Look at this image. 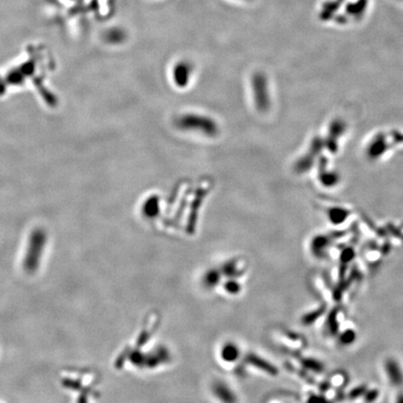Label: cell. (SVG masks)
Instances as JSON below:
<instances>
[{"label":"cell","instance_id":"9c48e42d","mask_svg":"<svg viewBox=\"0 0 403 403\" xmlns=\"http://www.w3.org/2000/svg\"><path fill=\"white\" fill-rule=\"evenodd\" d=\"M303 364H304L305 368L309 369V370L317 372V373H319V372H321L323 370V365L319 361H315V360L306 359V360L303 361Z\"/></svg>","mask_w":403,"mask_h":403},{"label":"cell","instance_id":"ba28073f","mask_svg":"<svg viewBox=\"0 0 403 403\" xmlns=\"http://www.w3.org/2000/svg\"><path fill=\"white\" fill-rule=\"evenodd\" d=\"M355 339H356V333L352 330H347L340 336V342L345 346L351 345Z\"/></svg>","mask_w":403,"mask_h":403},{"label":"cell","instance_id":"52a82bcc","mask_svg":"<svg viewBox=\"0 0 403 403\" xmlns=\"http://www.w3.org/2000/svg\"><path fill=\"white\" fill-rule=\"evenodd\" d=\"M328 326L330 329V332L333 334H336L339 330V325L337 321V311L334 310L332 312L328 318Z\"/></svg>","mask_w":403,"mask_h":403},{"label":"cell","instance_id":"8fae6325","mask_svg":"<svg viewBox=\"0 0 403 403\" xmlns=\"http://www.w3.org/2000/svg\"><path fill=\"white\" fill-rule=\"evenodd\" d=\"M379 396V392L376 389H373L370 390L368 392H365L364 397H365V401L368 403H374L375 401L377 400V398Z\"/></svg>","mask_w":403,"mask_h":403},{"label":"cell","instance_id":"277c9868","mask_svg":"<svg viewBox=\"0 0 403 403\" xmlns=\"http://www.w3.org/2000/svg\"><path fill=\"white\" fill-rule=\"evenodd\" d=\"M191 66L188 64H178L174 70V81L178 87L187 86L191 77Z\"/></svg>","mask_w":403,"mask_h":403},{"label":"cell","instance_id":"7c38bea8","mask_svg":"<svg viewBox=\"0 0 403 403\" xmlns=\"http://www.w3.org/2000/svg\"><path fill=\"white\" fill-rule=\"evenodd\" d=\"M365 392H366V389H365V387H359V388H355L353 390H351L350 391V393H349V398L350 399H357V398H359V397H361L362 395H364L365 394Z\"/></svg>","mask_w":403,"mask_h":403},{"label":"cell","instance_id":"4fadbf2b","mask_svg":"<svg viewBox=\"0 0 403 403\" xmlns=\"http://www.w3.org/2000/svg\"><path fill=\"white\" fill-rule=\"evenodd\" d=\"M308 403H331L326 400L323 397L312 396L308 400Z\"/></svg>","mask_w":403,"mask_h":403},{"label":"cell","instance_id":"8992f818","mask_svg":"<svg viewBox=\"0 0 403 403\" xmlns=\"http://www.w3.org/2000/svg\"><path fill=\"white\" fill-rule=\"evenodd\" d=\"M249 362L252 363L256 367L262 369L269 375H277L278 374V370L275 366H273L271 363H269L267 361L262 360L258 357H255V356L249 357Z\"/></svg>","mask_w":403,"mask_h":403},{"label":"cell","instance_id":"6da1fadb","mask_svg":"<svg viewBox=\"0 0 403 403\" xmlns=\"http://www.w3.org/2000/svg\"><path fill=\"white\" fill-rule=\"evenodd\" d=\"M177 129L184 132H193L206 137H216L219 132L218 122L211 117L197 113H186L175 120Z\"/></svg>","mask_w":403,"mask_h":403},{"label":"cell","instance_id":"5b68a950","mask_svg":"<svg viewBox=\"0 0 403 403\" xmlns=\"http://www.w3.org/2000/svg\"><path fill=\"white\" fill-rule=\"evenodd\" d=\"M160 212V200L158 196H151L142 205L143 216L148 219H153Z\"/></svg>","mask_w":403,"mask_h":403},{"label":"cell","instance_id":"5bb4252c","mask_svg":"<svg viewBox=\"0 0 403 403\" xmlns=\"http://www.w3.org/2000/svg\"><path fill=\"white\" fill-rule=\"evenodd\" d=\"M396 403H403V394H401L397 399Z\"/></svg>","mask_w":403,"mask_h":403},{"label":"cell","instance_id":"7a4b0ae2","mask_svg":"<svg viewBox=\"0 0 403 403\" xmlns=\"http://www.w3.org/2000/svg\"><path fill=\"white\" fill-rule=\"evenodd\" d=\"M46 243V234L41 229L35 230L29 239L28 248L24 260V266L28 272L35 271L42 254Z\"/></svg>","mask_w":403,"mask_h":403},{"label":"cell","instance_id":"30bf717a","mask_svg":"<svg viewBox=\"0 0 403 403\" xmlns=\"http://www.w3.org/2000/svg\"><path fill=\"white\" fill-rule=\"evenodd\" d=\"M324 312V309H319L317 311L312 312L310 314L305 315L303 318V323L305 325H310L312 323H314L317 319H319V317L322 315V313Z\"/></svg>","mask_w":403,"mask_h":403},{"label":"cell","instance_id":"3957f363","mask_svg":"<svg viewBox=\"0 0 403 403\" xmlns=\"http://www.w3.org/2000/svg\"><path fill=\"white\" fill-rule=\"evenodd\" d=\"M386 372L389 376L390 382L395 386H401L403 384V375L399 364L394 360H389L386 362Z\"/></svg>","mask_w":403,"mask_h":403}]
</instances>
